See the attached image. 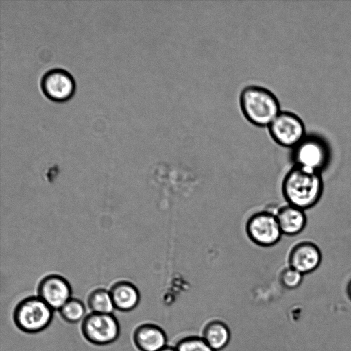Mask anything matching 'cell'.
<instances>
[{"label": "cell", "mask_w": 351, "mask_h": 351, "mask_svg": "<svg viewBox=\"0 0 351 351\" xmlns=\"http://www.w3.org/2000/svg\"><path fill=\"white\" fill-rule=\"evenodd\" d=\"M281 189L288 204L304 210L309 209L322 195V173L293 165L285 176Z\"/></svg>", "instance_id": "6da1fadb"}, {"label": "cell", "mask_w": 351, "mask_h": 351, "mask_svg": "<svg viewBox=\"0 0 351 351\" xmlns=\"http://www.w3.org/2000/svg\"><path fill=\"white\" fill-rule=\"evenodd\" d=\"M322 258L319 247L313 242L302 241L295 244L288 256L289 267L305 275L316 270Z\"/></svg>", "instance_id": "30bf717a"}, {"label": "cell", "mask_w": 351, "mask_h": 351, "mask_svg": "<svg viewBox=\"0 0 351 351\" xmlns=\"http://www.w3.org/2000/svg\"><path fill=\"white\" fill-rule=\"evenodd\" d=\"M328 159L327 147L317 138L305 137L293 148L292 160L294 166L322 173Z\"/></svg>", "instance_id": "52a82bcc"}, {"label": "cell", "mask_w": 351, "mask_h": 351, "mask_svg": "<svg viewBox=\"0 0 351 351\" xmlns=\"http://www.w3.org/2000/svg\"><path fill=\"white\" fill-rule=\"evenodd\" d=\"M303 274L295 269L288 267L282 270L280 276L282 285L289 289L297 288L303 279Z\"/></svg>", "instance_id": "ac0fdd59"}, {"label": "cell", "mask_w": 351, "mask_h": 351, "mask_svg": "<svg viewBox=\"0 0 351 351\" xmlns=\"http://www.w3.org/2000/svg\"><path fill=\"white\" fill-rule=\"evenodd\" d=\"M43 93L49 99L62 102L69 99L75 90L73 75L66 69L55 67L45 71L40 81Z\"/></svg>", "instance_id": "ba28073f"}, {"label": "cell", "mask_w": 351, "mask_h": 351, "mask_svg": "<svg viewBox=\"0 0 351 351\" xmlns=\"http://www.w3.org/2000/svg\"><path fill=\"white\" fill-rule=\"evenodd\" d=\"M158 351H177L176 346H171L167 345Z\"/></svg>", "instance_id": "d6986e66"}, {"label": "cell", "mask_w": 351, "mask_h": 351, "mask_svg": "<svg viewBox=\"0 0 351 351\" xmlns=\"http://www.w3.org/2000/svg\"><path fill=\"white\" fill-rule=\"evenodd\" d=\"M282 234L295 236L306 227L305 210L287 204L275 213Z\"/></svg>", "instance_id": "7c38bea8"}, {"label": "cell", "mask_w": 351, "mask_h": 351, "mask_svg": "<svg viewBox=\"0 0 351 351\" xmlns=\"http://www.w3.org/2000/svg\"><path fill=\"white\" fill-rule=\"evenodd\" d=\"M245 230L253 243L265 247L276 245L283 235L276 214L269 211L263 210L251 215Z\"/></svg>", "instance_id": "8992f818"}, {"label": "cell", "mask_w": 351, "mask_h": 351, "mask_svg": "<svg viewBox=\"0 0 351 351\" xmlns=\"http://www.w3.org/2000/svg\"><path fill=\"white\" fill-rule=\"evenodd\" d=\"M115 309L128 312L134 310L140 301V293L136 287L128 281H120L110 290Z\"/></svg>", "instance_id": "4fadbf2b"}, {"label": "cell", "mask_w": 351, "mask_h": 351, "mask_svg": "<svg viewBox=\"0 0 351 351\" xmlns=\"http://www.w3.org/2000/svg\"><path fill=\"white\" fill-rule=\"evenodd\" d=\"M271 138L279 145L293 148L305 137V126L296 114L281 111L267 127Z\"/></svg>", "instance_id": "5b68a950"}, {"label": "cell", "mask_w": 351, "mask_h": 351, "mask_svg": "<svg viewBox=\"0 0 351 351\" xmlns=\"http://www.w3.org/2000/svg\"><path fill=\"white\" fill-rule=\"evenodd\" d=\"M81 330L84 337L96 346L114 343L120 335L119 321L112 313L91 312L83 319Z\"/></svg>", "instance_id": "277c9868"}, {"label": "cell", "mask_w": 351, "mask_h": 351, "mask_svg": "<svg viewBox=\"0 0 351 351\" xmlns=\"http://www.w3.org/2000/svg\"><path fill=\"white\" fill-rule=\"evenodd\" d=\"M53 311L39 296H29L16 304L13 312V320L21 331L36 334L43 331L51 324Z\"/></svg>", "instance_id": "3957f363"}, {"label": "cell", "mask_w": 351, "mask_h": 351, "mask_svg": "<svg viewBox=\"0 0 351 351\" xmlns=\"http://www.w3.org/2000/svg\"><path fill=\"white\" fill-rule=\"evenodd\" d=\"M133 341L139 351H158L167 346V338L159 326L145 323L135 329Z\"/></svg>", "instance_id": "8fae6325"}, {"label": "cell", "mask_w": 351, "mask_h": 351, "mask_svg": "<svg viewBox=\"0 0 351 351\" xmlns=\"http://www.w3.org/2000/svg\"><path fill=\"white\" fill-rule=\"evenodd\" d=\"M230 337L228 326L219 320L208 323L202 332V338L215 351L224 348L228 344Z\"/></svg>", "instance_id": "5bb4252c"}, {"label": "cell", "mask_w": 351, "mask_h": 351, "mask_svg": "<svg viewBox=\"0 0 351 351\" xmlns=\"http://www.w3.org/2000/svg\"><path fill=\"white\" fill-rule=\"evenodd\" d=\"M346 291H347L348 296L349 297V298L351 300V280H350V282H348V284L347 285Z\"/></svg>", "instance_id": "ffe728a7"}, {"label": "cell", "mask_w": 351, "mask_h": 351, "mask_svg": "<svg viewBox=\"0 0 351 351\" xmlns=\"http://www.w3.org/2000/svg\"><path fill=\"white\" fill-rule=\"evenodd\" d=\"M38 294L53 310H60L71 298L72 289L64 277L52 274L40 282Z\"/></svg>", "instance_id": "9c48e42d"}, {"label": "cell", "mask_w": 351, "mask_h": 351, "mask_svg": "<svg viewBox=\"0 0 351 351\" xmlns=\"http://www.w3.org/2000/svg\"><path fill=\"white\" fill-rule=\"evenodd\" d=\"M87 302L89 308L94 313H112L115 309L110 291L104 289L93 291Z\"/></svg>", "instance_id": "9a60e30c"}, {"label": "cell", "mask_w": 351, "mask_h": 351, "mask_svg": "<svg viewBox=\"0 0 351 351\" xmlns=\"http://www.w3.org/2000/svg\"><path fill=\"white\" fill-rule=\"evenodd\" d=\"M177 351H215L202 337L189 336L179 340L175 346Z\"/></svg>", "instance_id": "e0dca14e"}, {"label": "cell", "mask_w": 351, "mask_h": 351, "mask_svg": "<svg viewBox=\"0 0 351 351\" xmlns=\"http://www.w3.org/2000/svg\"><path fill=\"white\" fill-rule=\"evenodd\" d=\"M239 102L245 119L259 128H267L282 111L276 95L259 85L244 87L239 94Z\"/></svg>", "instance_id": "7a4b0ae2"}, {"label": "cell", "mask_w": 351, "mask_h": 351, "mask_svg": "<svg viewBox=\"0 0 351 351\" xmlns=\"http://www.w3.org/2000/svg\"><path fill=\"white\" fill-rule=\"evenodd\" d=\"M62 319L70 324H75L84 318L86 307L79 299L71 298L59 310Z\"/></svg>", "instance_id": "2e32d148"}]
</instances>
